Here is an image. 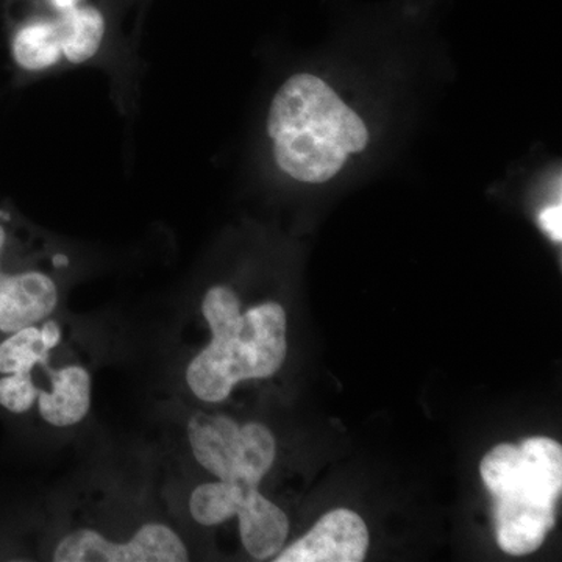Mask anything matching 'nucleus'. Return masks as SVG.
Wrapping results in <instances>:
<instances>
[{"instance_id":"nucleus-1","label":"nucleus","mask_w":562,"mask_h":562,"mask_svg":"<svg viewBox=\"0 0 562 562\" xmlns=\"http://www.w3.org/2000/svg\"><path fill=\"white\" fill-rule=\"evenodd\" d=\"M98 452L68 482L0 522V558L54 562H183L191 543L162 503L151 442Z\"/></svg>"},{"instance_id":"nucleus-6","label":"nucleus","mask_w":562,"mask_h":562,"mask_svg":"<svg viewBox=\"0 0 562 562\" xmlns=\"http://www.w3.org/2000/svg\"><path fill=\"white\" fill-rule=\"evenodd\" d=\"M494 498L495 538L503 552H536L557 522L562 490V449L550 438L494 447L480 464Z\"/></svg>"},{"instance_id":"nucleus-4","label":"nucleus","mask_w":562,"mask_h":562,"mask_svg":"<svg viewBox=\"0 0 562 562\" xmlns=\"http://www.w3.org/2000/svg\"><path fill=\"white\" fill-rule=\"evenodd\" d=\"M88 246L0 205V338L68 310L70 292L101 268Z\"/></svg>"},{"instance_id":"nucleus-2","label":"nucleus","mask_w":562,"mask_h":562,"mask_svg":"<svg viewBox=\"0 0 562 562\" xmlns=\"http://www.w3.org/2000/svg\"><path fill=\"white\" fill-rule=\"evenodd\" d=\"M127 331L106 316L65 310L0 338V420L29 449L91 438L94 375L125 358Z\"/></svg>"},{"instance_id":"nucleus-8","label":"nucleus","mask_w":562,"mask_h":562,"mask_svg":"<svg viewBox=\"0 0 562 562\" xmlns=\"http://www.w3.org/2000/svg\"><path fill=\"white\" fill-rule=\"evenodd\" d=\"M541 222L542 231L553 239L554 243L562 241V206L561 203L558 205L547 206L546 210L541 211L539 216Z\"/></svg>"},{"instance_id":"nucleus-5","label":"nucleus","mask_w":562,"mask_h":562,"mask_svg":"<svg viewBox=\"0 0 562 562\" xmlns=\"http://www.w3.org/2000/svg\"><path fill=\"white\" fill-rule=\"evenodd\" d=\"M268 135L280 171L305 183L333 179L369 140L361 117L312 74L281 85L269 109Z\"/></svg>"},{"instance_id":"nucleus-7","label":"nucleus","mask_w":562,"mask_h":562,"mask_svg":"<svg viewBox=\"0 0 562 562\" xmlns=\"http://www.w3.org/2000/svg\"><path fill=\"white\" fill-rule=\"evenodd\" d=\"M369 549L364 520L350 509L325 514L312 530L276 557V562H360Z\"/></svg>"},{"instance_id":"nucleus-3","label":"nucleus","mask_w":562,"mask_h":562,"mask_svg":"<svg viewBox=\"0 0 562 562\" xmlns=\"http://www.w3.org/2000/svg\"><path fill=\"white\" fill-rule=\"evenodd\" d=\"M124 0H5L7 41L22 83L80 68L105 70L127 101L140 69L122 25Z\"/></svg>"}]
</instances>
